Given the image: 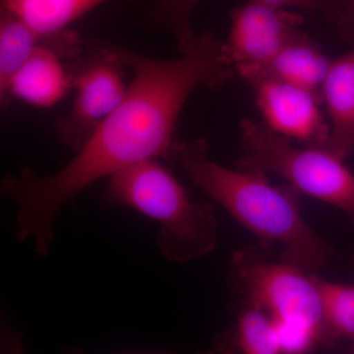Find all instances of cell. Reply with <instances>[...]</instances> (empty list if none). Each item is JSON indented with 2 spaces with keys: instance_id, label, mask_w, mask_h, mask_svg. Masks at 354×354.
<instances>
[{
  "instance_id": "obj_1",
  "label": "cell",
  "mask_w": 354,
  "mask_h": 354,
  "mask_svg": "<svg viewBox=\"0 0 354 354\" xmlns=\"http://www.w3.org/2000/svg\"><path fill=\"white\" fill-rule=\"evenodd\" d=\"M111 46L132 72L120 104L59 171L39 176L24 167L2 179L4 196L17 205L18 239L32 241L41 257L50 253L55 218L65 205L95 181L133 165L172 158L177 121L191 93L201 86L218 90L235 73L225 41L209 32L196 35L174 59Z\"/></svg>"
},
{
  "instance_id": "obj_2",
  "label": "cell",
  "mask_w": 354,
  "mask_h": 354,
  "mask_svg": "<svg viewBox=\"0 0 354 354\" xmlns=\"http://www.w3.org/2000/svg\"><path fill=\"white\" fill-rule=\"evenodd\" d=\"M172 158L193 183L267 244L281 248L283 261L307 272L327 267L332 247L305 221L295 191L270 183L262 172L232 169L208 156L204 139L178 142Z\"/></svg>"
},
{
  "instance_id": "obj_3",
  "label": "cell",
  "mask_w": 354,
  "mask_h": 354,
  "mask_svg": "<svg viewBox=\"0 0 354 354\" xmlns=\"http://www.w3.org/2000/svg\"><path fill=\"white\" fill-rule=\"evenodd\" d=\"M104 202L128 207L155 221L156 244L171 262H189L215 250L218 228L213 207L193 200L158 160H143L109 177Z\"/></svg>"
},
{
  "instance_id": "obj_4",
  "label": "cell",
  "mask_w": 354,
  "mask_h": 354,
  "mask_svg": "<svg viewBox=\"0 0 354 354\" xmlns=\"http://www.w3.org/2000/svg\"><path fill=\"white\" fill-rule=\"evenodd\" d=\"M241 156L237 169L283 177L293 189L332 205L354 225V174L344 160L320 148L293 145L265 123H241Z\"/></svg>"
},
{
  "instance_id": "obj_5",
  "label": "cell",
  "mask_w": 354,
  "mask_h": 354,
  "mask_svg": "<svg viewBox=\"0 0 354 354\" xmlns=\"http://www.w3.org/2000/svg\"><path fill=\"white\" fill-rule=\"evenodd\" d=\"M235 283L248 306L264 311L272 320L314 330L328 344L322 304L313 274L281 260H268L248 247L232 256Z\"/></svg>"
},
{
  "instance_id": "obj_6",
  "label": "cell",
  "mask_w": 354,
  "mask_h": 354,
  "mask_svg": "<svg viewBox=\"0 0 354 354\" xmlns=\"http://www.w3.org/2000/svg\"><path fill=\"white\" fill-rule=\"evenodd\" d=\"M127 69L111 44H97L71 75L74 100L68 113L58 120L55 129L60 141L78 151L102 121L113 113L127 94Z\"/></svg>"
},
{
  "instance_id": "obj_7",
  "label": "cell",
  "mask_w": 354,
  "mask_h": 354,
  "mask_svg": "<svg viewBox=\"0 0 354 354\" xmlns=\"http://www.w3.org/2000/svg\"><path fill=\"white\" fill-rule=\"evenodd\" d=\"M225 46L235 72L242 77L261 68L297 38L304 17L248 0L230 13Z\"/></svg>"
},
{
  "instance_id": "obj_8",
  "label": "cell",
  "mask_w": 354,
  "mask_h": 354,
  "mask_svg": "<svg viewBox=\"0 0 354 354\" xmlns=\"http://www.w3.org/2000/svg\"><path fill=\"white\" fill-rule=\"evenodd\" d=\"M248 85L264 118L263 123L270 129L308 147L325 146L330 127L320 109V95L274 79H256Z\"/></svg>"
},
{
  "instance_id": "obj_9",
  "label": "cell",
  "mask_w": 354,
  "mask_h": 354,
  "mask_svg": "<svg viewBox=\"0 0 354 354\" xmlns=\"http://www.w3.org/2000/svg\"><path fill=\"white\" fill-rule=\"evenodd\" d=\"M82 41L75 32L64 31L44 37L29 59L11 79L2 104L12 97L39 109L58 104L71 90V75L62 60L79 57Z\"/></svg>"
},
{
  "instance_id": "obj_10",
  "label": "cell",
  "mask_w": 354,
  "mask_h": 354,
  "mask_svg": "<svg viewBox=\"0 0 354 354\" xmlns=\"http://www.w3.org/2000/svg\"><path fill=\"white\" fill-rule=\"evenodd\" d=\"M321 100L330 121L329 137L323 148L346 160L354 156V44L330 62Z\"/></svg>"
},
{
  "instance_id": "obj_11",
  "label": "cell",
  "mask_w": 354,
  "mask_h": 354,
  "mask_svg": "<svg viewBox=\"0 0 354 354\" xmlns=\"http://www.w3.org/2000/svg\"><path fill=\"white\" fill-rule=\"evenodd\" d=\"M330 62L320 46L302 32L267 64L241 78L247 83L256 79H274L306 88L321 97V88Z\"/></svg>"
},
{
  "instance_id": "obj_12",
  "label": "cell",
  "mask_w": 354,
  "mask_h": 354,
  "mask_svg": "<svg viewBox=\"0 0 354 354\" xmlns=\"http://www.w3.org/2000/svg\"><path fill=\"white\" fill-rule=\"evenodd\" d=\"M109 0H1L13 14L41 36L59 34L88 11Z\"/></svg>"
},
{
  "instance_id": "obj_13",
  "label": "cell",
  "mask_w": 354,
  "mask_h": 354,
  "mask_svg": "<svg viewBox=\"0 0 354 354\" xmlns=\"http://www.w3.org/2000/svg\"><path fill=\"white\" fill-rule=\"evenodd\" d=\"M218 354H281L276 328L271 317L262 310L248 306L239 315L234 334L218 335L215 348Z\"/></svg>"
},
{
  "instance_id": "obj_14",
  "label": "cell",
  "mask_w": 354,
  "mask_h": 354,
  "mask_svg": "<svg viewBox=\"0 0 354 354\" xmlns=\"http://www.w3.org/2000/svg\"><path fill=\"white\" fill-rule=\"evenodd\" d=\"M34 31L13 14L0 12V99L6 97L11 79L43 41Z\"/></svg>"
},
{
  "instance_id": "obj_15",
  "label": "cell",
  "mask_w": 354,
  "mask_h": 354,
  "mask_svg": "<svg viewBox=\"0 0 354 354\" xmlns=\"http://www.w3.org/2000/svg\"><path fill=\"white\" fill-rule=\"evenodd\" d=\"M314 278L322 304L328 344L341 337L354 342V286Z\"/></svg>"
},
{
  "instance_id": "obj_16",
  "label": "cell",
  "mask_w": 354,
  "mask_h": 354,
  "mask_svg": "<svg viewBox=\"0 0 354 354\" xmlns=\"http://www.w3.org/2000/svg\"><path fill=\"white\" fill-rule=\"evenodd\" d=\"M200 0H153L148 20L164 28L176 39L179 53L185 50L196 38L191 27V15Z\"/></svg>"
},
{
  "instance_id": "obj_17",
  "label": "cell",
  "mask_w": 354,
  "mask_h": 354,
  "mask_svg": "<svg viewBox=\"0 0 354 354\" xmlns=\"http://www.w3.org/2000/svg\"><path fill=\"white\" fill-rule=\"evenodd\" d=\"M272 322L278 335L281 354H308L322 342L320 335L304 326L274 320Z\"/></svg>"
},
{
  "instance_id": "obj_18",
  "label": "cell",
  "mask_w": 354,
  "mask_h": 354,
  "mask_svg": "<svg viewBox=\"0 0 354 354\" xmlns=\"http://www.w3.org/2000/svg\"><path fill=\"white\" fill-rule=\"evenodd\" d=\"M325 17L334 23L342 38L354 44V0H325Z\"/></svg>"
},
{
  "instance_id": "obj_19",
  "label": "cell",
  "mask_w": 354,
  "mask_h": 354,
  "mask_svg": "<svg viewBox=\"0 0 354 354\" xmlns=\"http://www.w3.org/2000/svg\"><path fill=\"white\" fill-rule=\"evenodd\" d=\"M0 354H25L24 332L6 313L0 317Z\"/></svg>"
},
{
  "instance_id": "obj_20",
  "label": "cell",
  "mask_w": 354,
  "mask_h": 354,
  "mask_svg": "<svg viewBox=\"0 0 354 354\" xmlns=\"http://www.w3.org/2000/svg\"><path fill=\"white\" fill-rule=\"evenodd\" d=\"M264 6L277 9L297 8L305 13H321L324 16L327 12L325 0H251Z\"/></svg>"
},
{
  "instance_id": "obj_21",
  "label": "cell",
  "mask_w": 354,
  "mask_h": 354,
  "mask_svg": "<svg viewBox=\"0 0 354 354\" xmlns=\"http://www.w3.org/2000/svg\"><path fill=\"white\" fill-rule=\"evenodd\" d=\"M60 353L62 354H91L88 353L87 351L84 349L79 348L76 346H70V344H64V346H60ZM118 354H165V353H118ZM197 354H218V351L215 348L211 349V351H203Z\"/></svg>"
}]
</instances>
